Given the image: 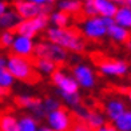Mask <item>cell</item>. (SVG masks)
<instances>
[{
    "label": "cell",
    "mask_w": 131,
    "mask_h": 131,
    "mask_svg": "<svg viewBox=\"0 0 131 131\" xmlns=\"http://www.w3.org/2000/svg\"><path fill=\"white\" fill-rule=\"evenodd\" d=\"M11 5L14 7L15 12L19 15L21 19H31L41 14H50L52 11V5H39L31 2H26V0H14Z\"/></svg>",
    "instance_id": "cell-6"
},
{
    "label": "cell",
    "mask_w": 131,
    "mask_h": 131,
    "mask_svg": "<svg viewBox=\"0 0 131 131\" xmlns=\"http://www.w3.org/2000/svg\"><path fill=\"white\" fill-rule=\"evenodd\" d=\"M112 2H115V3H119V4H122V5H126L128 0H112Z\"/></svg>",
    "instance_id": "cell-34"
},
{
    "label": "cell",
    "mask_w": 131,
    "mask_h": 131,
    "mask_svg": "<svg viewBox=\"0 0 131 131\" xmlns=\"http://www.w3.org/2000/svg\"><path fill=\"white\" fill-rule=\"evenodd\" d=\"M102 20H103V24L106 26V28H108V27H111L112 24H115L114 17H102Z\"/></svg>",
    "instance_id": "cell-30"
},
{
    "label": "cell",
    "mask_w": 131,
    "mask_h": 131,
    "mask_svg": "<svg viewBox=\"0 0 131 131\" xmlns=\"http://www.w3.org/2000/svg\"><path fill=\"white\" fill-rule=\"evenodd\" d=\"M51 80L55 86H58L63 92L68 94H76L79 90V84L76 83L75 79L70 78L66 74L62 72V70H56L55 72L51 74Z\"/></svg>",
    "instance_id": "cell-11"
},
{
    "label": "cell",
    "mask_w": 131,
    "mask_h": 131,
    "mask_svg": "<svg viewBox=\"0 0 131 131\" xmlns=\"http://www.w3.org/2000/svg\"><path fill=\"white\" fill-rule=\"evenodd\" d=\"M60 96L67 102L71 107H74V108H76V107H79L82 104V98L79 96V94H68V92H63L60 91Z\"/></svg>",
    "instance_id": "cell-24"
},
{
    "label": "cell",
    "mask_w": 131,
    "mask_h": 131,
    "mask_svg": "<svg viewBox=\"0 0 131 131\" xmlns=\"http://www.w3.org/2000/svg\"><path fill=\"white\" fill-rule=\"evenodd\" d=\"M126 47H127V50H128V52L131 53V39L127 41V43H126Z\"/></svg>",
    "instance_id": "cell-36"
},
{
    "label": "cell",
    "mask_w": 131,
    "mask_h": 131,
    "mask_svg": "<svg viewBox=\"0 0 131 131\" xmlns=\"http://www.w3.org/2000/svg\"><path fill=\"white\" fill-rule=\"evenodd\" d=\"M124 94H126V96L128 98L130 103H131V88H126V90H124Z\"/></svg>",
    "instance_id": "cell-32"
},
{
    "label": "cell",
    "mask_w": 131,
    "mask_h": 131,
    "mask_svg": "<svg viewBox=\"0 0 131 131\" xmlns=\"http://www.w3.org/2000/svg\"><path fill=\"white\" fill-rule=\"evenodd\" d=\"M39 131H55V130H51V128H47V127H41Z\"/></svg>",
    "instance_id": "cell-37"
},
{
    "label": "cell",
    "mask_w": 131,
    "mask_h": 131,
    "mask_svg": "<svg viewBox=\"0 0 131 131\" xmlns=\"http://www.w3.org/2000/svg\"><path fill=\"white\" fill-rule=\"evenodd\" d=\"M60 104H62V103L59 102V100L53 99V98H51V96H46L44 100H43V107H44V110L47 111V114H50L51 111L59 108V106H60Z\"/></svg>",
    "instance_id": "cell-26"
},
{
    "label": "cell",
    "mask_w": 131,
    "mask_h": 131,
    "mask_svg": "<svg viewBox=\"0 0 131 131\" xmlns=\"http://www.w3.org/2000/svg\"><path fill=\"white\" fill-rule=\"evenodd\" d=\"M130 80H131V75H130Z\"/></svg>",
    "instance_id": "cell-39"
},
{
    "label": "cell",
    "mask_w": 131,
    "mask_h": 131,
    "mask_svg": "<svg viewBox=\"0 0 131 131\" xmlns=\"http://www.w3.org/2000/svg\"><path fill=\"white\" fill-rule=\"evenodd\" d=\"M50 124L53 127L55 131H70L71 126V110L67 108L66 106L60 104L59 108L51 111L48 116Z\"/></svg>",
    "instance_id": "cell-8"
},
{
    "label": "cell",
    "mask_w": 131,
    "mask_h": 131,
    "mask_svg": "<svg viewBox=\"0 0 131 131\" xmlns=\"http://www.w3.org/2000/svg\"><path fill=\"white\" fill-rule=\"evenodd\" d=\"M7 70L14 78L21 80L26 84L35 86L41 82V75L36 71V68L29 63L28 59L15 55H8Z\"/></svg>",
    "instance_id": "cell-2"
},
{
    "label": "cell",
    "mask_w": 131,
    "mask_h": 131,
    "mask_svg": "<svg viewBox=\"0 0 131 131\" xmlns=\"http://www.w3.org/2000/svg\"><path fill=\"white\" fill-rule=\"evenodd\" d=\"M31 3H35V4H43L46 0H29Z\"/></svg>",
    "instance_id": "cell-35"
},
{
    "label": "cell",
    "mask_w": 131,
    "mask_h": 131,
    "mask_svg": "<svg viewBox=\"0 0 131 131\" xmlns=\"http://www.w3.org/2000/svg\"><path fill=\"white\" fill-rule=\"evenodd\" d=\"M91 59L98 66L100 74L104 76H124L128 72L130 64L126 60H119V59L106 58L102 53H91Z\"/></svg>",
    "instance_id": "cell-3"
},
{
    "label": "cell",
    "mask_w": 131,
    "mask_h": 131,
    "mask_svg": "<svg viewBox=\"0 0 131 131\" xmlns=\"http://www.w3.org/2000/svg\"><path fill=\"white\" fill-rule=\"evenodd\" d=\"M83 29L82 32L84 35V38L88 40H100L107 35V28L103 24V20L100 16H95V17H88L83 21Z\"/></svg>",
    "instance_id": "cell-7"
},
{
    "label": "cell",
    "mask_w": 131,
    "mask_h": 131,
    "mask_svg": "<svg viewBox=\"0 0 131 131\" xmlns=\"http://www.w3.org/2000/svg\"><path fill=\"white\" fill-rule=\"evenodd\" d=\"M21 21V17L17 15L15 11H5L3 15H0V27L2 28H12L17 23Z\"/></svg>",
    "instance_id": "cell-19"
},
{
    "label": "cell",
    "mask_w": 131,
    "mask_h": 131,
    "mask_svg": "<svg viewBox=\"0 0 131 131\" xmlns=\"http://www.w3.org/2000/svg\"><path fill=\"white\" fill-rule=\"evenodd\" d=\"M114 21L115 24L131 31V7H127V5L118 7L116 14L114 15Z\"/></svg>",
    "instance_id": "cell-17"
},
{
    "label": "cell",
    "mask_w": 131,
    "mask_h": 131,
    "mask_svg": "<svg viewBox=\"0 0 131 131\" xmlns=\"http://www.w3.org/2000/svg\"><path fill=\"white\" fill-rule=\"evenodd\" d=\"M72 74L78 84L84 88H92L96 83L94 71L86 64H78L72 68Z\"/></svg>",
    "instance_id": "cell-9"
},
{
    "label": "cell",
    "mask_w": 131,
    "mask_h": 131,
    "mask_svg": "<svg viewBox=\"0 0 131 131\" xmlns=\"http://www.w3.org/2000/svg\"><path fill=\"white\" fill-rule=\"evenodd\" d=\"M12 41H14V35L8 29L4 31L3 34H0V50H4L7 47H9L12 44Z\"/></svg>",
    "instance_id": "cell-27"
},
{
    "label": "cell",
    "mask_w": 131,
    "mask_h": 131,
    "mask_svg": "<svg viewBox=\"0 0 131 131\" xmlns=\"http://www.w3.org/2000/svg\"><path fill=\"white\" fill-rule=\"evenodd\" d=\"M102 111L110 122H114L126 111V103L121 98H108L102 103Z\"/></svg>",
    "instance_id": "cell-10"
},
{
    "label": "cell",
    "mask_w": 131,
    "mask_h": 131,
    "mask_svg": "<svg viewBox=\"0 0 131 131\" xmlns=\"http://www.w3.org/2000/svg\"><path fill=\"white\" fill-rule=\"evenodd\" d=\"M28 60L35 68H39V70L43 71V72H47V74H52V72H55L56 70H62L66 66V64H60V63H55L52 60H48V59L35 58L34 53L28 58Z\"/></svg>",
    "instance_id": "cell-14"
},
{
    "label": "cell",
    "mask_w": 131,
    "mask_h": 131,
    "mask_svg": "<svg viewBox=\"0 0 131 131\" xmlns=\"http://www.w3.org/2000/svg\"><path fill=\"white\" fill-rule=\"evenodd\" d=\"M107 35L114 40L116 43H122V44H126L127 41L131 39V32L128 29L123 28L118 24H112L111 27L107 28Z\"/></svg>",
    "instance_id": "cell-16"
},
{
    "label": "cell",
    "mask_w": 131,
    "mask_h": 131,
    "mask_svg": "<svg viewBox=\"0 0 131 131\" xmlns=\"http://www.w3.org/2000/svg\"><path fill=\"white\" fill-rule=\"evenodd\" d=\"M46 2H48V3H52V2H55V0H46Z\"/></svg>",
    "instance_id": "cell-38"
},
{
    "label": "cell",
    "mask_w": 131,
    "mask_h": 131,
    "mask_svg": "<svg viewBox=\"0 0 131 131\" xmlns=\"http://www.w3.org/2000/svg\"><path fill=\"white\" fill-rule=\"evenodd\" d=\"M50 19H51L50 14H41V15H38L35 17H31V19L21 20L20 23H17L15 27L9 28L8 31L12 35L14 34H19L20 36L31 39L40 31V29H43V28L47 27Z\"/></svg>",
    "instance_id": "cell-4"
},
{
    "label": "cell",
    "mask_w": 131,
    "mask_h": 131,
    "mask_svg": "<svg viewBox=\"0 0 131 131\" xmlns=\"http://www.w3.org/2000/svg\"><path fill=\"white\" fill-rule=\"evenodd\" d=\"M12 111L14 108L11 107L0 110V131H20L16 118L11 114Z\"/></svg>",
    "instance_id": "cell-13"
},
{
    "label": "cell",
    "mask_w": 131,
    "mask_h": 131,
    "mask_svg": "<svg viewBox=\"0 0 131 131\" xmlns=\"http://www.w3.org/2000/svg\"><path fill=\"white\" fill-rule=\"evenodd\" d=\"M34 56L40 58V59H48V60L60 63V64H66L64 62L68 58L64 48L51 43V41H47V40L39 41L38 44L34 46Z\"/></svg>",
    "instance_id": "cell-5"
},
{
    "label": "cell",
    "mask_w": 131,
    "mask_h": 131,
    "mask_svg": "<svg viewBox=\"0 0 131 131\" xmlns=\"http://www.w3.org/2000/svg\"><path fill=\"white\" fill-rule=\"evenodd\" d=\"M38 123L39 122L34 116L23 115L20 124H19V128H20V131H38Z\"/></svg>",
    "instance_id": "cell-22"
},
{
    "label": "cell",
    "mask_w": 131,
    "mask_h": 131,
    "mask_svg": "<svg viewBox=\"0 0 131 131\" xmlns=\"http://www.w3.org/2000/svg\"><path fill=\"white\" fill-rule=\"evenodd\" d=\"M9 95H11V90H9V88L0 86V103H2L3 100H4V98L9 96Z\"/></svg>",
    "instance_id": "cell-29"
},
{
    "label": "cell",
    "mask_w": 131,
    "mask_h": 131,
    "mask_svg": "<svg viewBox=\"0 0 131 131\" xmlns=\"http://www.w3.org/2000/svg\"><path fill=\"white\" fill-rule=\"evenodd\" d=\"M43 39L62 47L64 50L72 51L76 53L83 52L87 46L86 44L87 39L84 38L82 29H79L75 26L66 28H50L46 31Z\"/></svg>",
    "instance_id": "cell-1"
},
{
    "label": "cell",
    "mask_w": 131,
    "mask_h": 131,
    "mask_svg": "<svg viewBox=\"0 0 131 131\" xmlns=\"http://www.w3.org/2000/svg\"><path fill=\"white\" fill-rule=\"evenodd\" d=\"M112 123L118 131H131V110H126Z\"/></svg>",
    "instance_id": "cell-21"
},
{
    "label": "cell",
    "mask_w": 131,
    "mask_h": 131,
    "mask_svg": "<svg viewBox=\"0 0 131 131\" xmlns=\"http://www.w3.org/2000/svg\"><path fill=\"white\" fill-rule=\"evenodd\" d=\"M14 104L17 108H31L35 110L43 104V100L38 96H15Z\"/></svg>",
    "instance_id": "cell-18"
},
{
    "label": "cell",
    "mask_w": 131,
    "mask_h": 131,
    "mask_svg": "<svg viewBox=\"0 0 131 131\" xmlns=\"http://www.w3.org/2000/svg\"><path fill=\"white\" fill-rule=\"evenodd\" d=\"M12 82H14V76L11 75V72L7 68L0 70V86L9 88L11 86H12Z\"/></svg>",
    "instance_id": "cell-25"
},
{
    "label": "cell",
    "mask_w": 131,
    "mask_h": 131,
    "mask_svg": "<svg viewBox=\"0 0 131 131\" xmlns=\"http://www.w3.org/2000/svg\"><path fill=\"white\" fill-rule=\"evenodd\" d=\"M11 7V3L8 2H0V15H3L5 12V8Z\"/></svg>",
    "instance_id": "cell-31"
},
{
    "label": "cell",
    "mask_w": 131,
    "mask_h": 131,
    "mask_svg": "<svg viewBox=\"0 0 131 131\" xmlns=\"http://www.w3.org/2000/svg\"><path fill=\"white\" fill-rule=\"evenodd\" d=\"M94 7L100 17H114L118 11V4L112 0H94Z\"/></svg>",
    "instance_id": "cell-15"
},
{
    "label": "cell",
    "mask_w": 131,
    "mask_h": 131,
    "mask_svg": "<svg viewBox=\"0 0 131 131\" xmlns=\"http://www.w3.org/2000/svg\"><path fill=\"white\" fill-rule=\"evenodd\" d=\"M2 68H5V59L3 56H0V70Z\"/></svg>",
    "instance_id": "cell-33"
},
{
    "label": "cell",
    "mask_w": 131,
    "mask_h": 131,
    "mask_svg": "<svg viewBox=\"0 0 131 131\" xmlns=\"http://www.w3.org/2000/svg\"><path fill=\"white\" fill-rule=\"evenodd\" d=\"M51 20L55 23V24L59 27V28H66L67 24L70 23V15L60 11V12H56L51 16Z\"/></svg>",
    "instance_id": "cell-23"
},
{
    "label": "cell",
    "mask_w": 131,
    "mask_h": 131,
    "mask_svg": "<svg viewBox=\"0 0 131 131\" xmlns=\"http://www.w3.org/2000/svg\"><path fill=\"white\" fill-rule=\"evenodd\" d=\"M12 48L8 52V55H15V56H21L28 59L29 56L34 53V43L31 41V39L20 36L16 40L12 41Z\"/></svg>",
    "instance_id": "cell-12"
},
{
    "label": "cell",
    "mask_w": 131,
    "mask_h": 131,
    "mask_svg": "<svg viewBox=\"0 0 131 131\" xmlns=\"http://www.w3.org/2000/svg\"><path fill=\"white\" fill-rule=\"evenodd\" d=\"M96 131H118V130H116V127L114 126V123H112V122L106 121V123L100 128H98Z\"/></svg>",
    "instance_id": "cell-28"
},
{
    "label": "cell",
    "mask_w": 131,
    "mask_h": 131,
    "mask_svg": "<svg viewBox=\"0 0 131 131\" xmlns=\"http://www.w3.org/2000/svg\"><path fill=\"white\" fill-rule=\"evenodd\" d=\"M70 131H95V130L88 126L83 118H80L78 114H75L74 111H71V126H70Z\"/></svg>",
    "instance_id": "cell-20"
}]
</instances>
